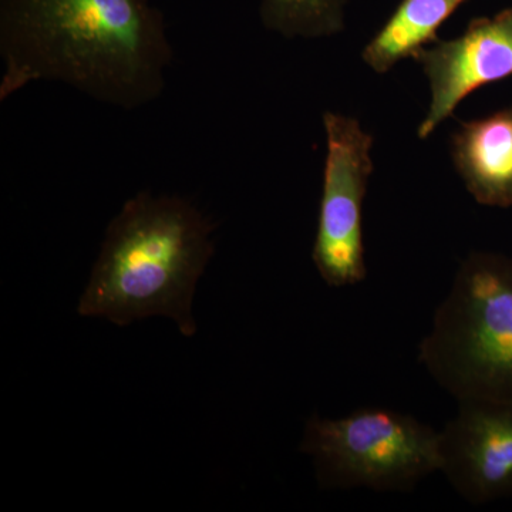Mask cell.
Segmentation results:
<instances>
[{"label":"cell","mask_w":512,"mask_h":512,"mask_svg":"<svg viewBox=\"0 0 512 512\" xmlns=\"http://www.w3.org/2000/svg\"><path fill=\"white\" fill-rule=\"evenodd\" d=\"M0 101L59 82L136 110L165 89L173 63L163 12L150 0H0Z\"/></svg>","instance_id":"cell-1"},{"label":"cell","mask_w":512,"mask_h":512,"mask_svg":"<svg viewBox=\"0 0 512 512\" xmlns=\"http://www.w3.org/2000/svg\"><path fill=\"white\" fill-rule=\"evenodd\" d=\"M214 229L187 198L138 192L110 221L77 312L117 326L164 316L191 338L192 299L214 255Z\"/></svg>","instance_id":"cell-2"},{"label":"cell","mask_w":512,"mask_h":512,"mask_svg":"<svg viewBox=\"0 0 512 512\" xmlns=\"http://www.w3.org/2000/svg\"><path fill=\"white\" fill-rule=\"evenodd\" d=\"M417 359L457 402H512V258L473 252L461 262Z\"/></svg>","instance_id":"cell-3"},{"label":"cell","mask_w":512,"mask_h":512,"mask_svg":"<svg viewBox=\"0 0 512 512\" xmlns=\"http://www.w3.org/2000/svg\"><path fill=\"white\" fill-rule=\"evenodd\" d=\"M439 431L412 414L363 407L339 419L306 421L301 451L325 490L410 493L440 471Z\"/></svg>","instance_id":"cell-4"},{"label":"cell","mask_w":512,"mask_h":512,"mask_svg":"<svg viewBox=\"0 0 512 512\" xmlns=\"http://www.w3.org/2000/svg\"><path fill=\"white\" fill-rule=\"evenodd\" d=\"M323 126L325 171L312 259L326 285L345 288L367 276L363 201L373 173V137L353 117L333 111L323 114Z\"/></svg>","instance_id":"cell-5"},{"label":"cell","mask_w":512,"mask_h":512,"mask_svg":"<svg viewBox=\"0 0 512 512\" xmlns=\"http://www.w3.org/2000/svg\"><path fill=\"white\" fill-rule=\"evenodd\" d=\"M439 439V473L467 503L483 505L512 497L510 400H461Z\"/></svg>","instance_id":"cell-6"},{"label":"cell","mask_w":512,"mask_h":512,"mask_svg":"<svg viewBox=\"0 0 512 512\" xmlns=\"http://www.w3.org/2000/svg\"><path fill=\"white\" fill-rule=\"evenodd\" d=\"M430 83L431 101L417 128L430 137L471 93L512 76V6L468 23L463 35L436 40L413 56Z\"/></svg>","instance_id":"cell-7"},{"label":"cell","mask_w":512,"mask_h":512,"mask_svg":"<svg viewBox=\"0 0 512 512\" xmlns=\"http://www.w3.org/2000/svg\"><path fill=\"white\" fill-rule=\"evenodd\" d=\"M451 158L478 204L512 208V106L461 123L451 137Z\"/></svg>","instance_id":"cell-8"},{"label":"cell","mask_w":512,"mask_h":512,"mask_svg":"<svg viewBox=\"0 0 512 512\" xmlns=\"http://www.w3.org/2000/svg\"><path fill=\"white\" fill-rule=\"evenodd\" d=\"M464 0H402L362 52L363 62L384 74L439 40L437 30Z\"/></svg>","instance_id":"cell-9"},{"label":"cell","mask_w":512,"mask_h":512,"mask_svg":"<svg viewBox=\"0 0 512 512\" xmlns=\"http://www.w3.org/2000/svg\"><path fill=\"white\" fill-rule=\"evenodd\" d=\"M346 0H262L266 29L285 39H319L345 29Z\"/></svg>","instance_id":"cell-10"}]
</instances>
